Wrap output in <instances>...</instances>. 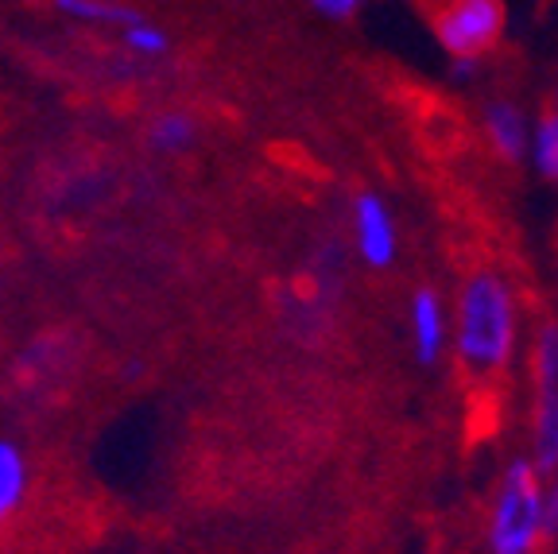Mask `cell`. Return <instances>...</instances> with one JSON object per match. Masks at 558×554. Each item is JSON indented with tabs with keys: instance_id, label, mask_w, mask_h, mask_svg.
<instances>
[{
	"instance_id": "7a4b0ae2",
	"label": "cell",
	"mask_w": 558,
	"mask_h": 554,
	"mask_svg": "<svg viewBox=\"0 0 558 554\" xmlns=\"http://www.w3.org/2000/svg\"><path fill=\"white\" fill-rule=\"evenodd\" d=\"M543 485L547 473H539L527 454L508 461L488 504L485 554H543L550 539L543 516Z\"/></svg>"
},
{
	"instance_id": "9a60e30c",
	"label": "cell",
	"mask_w": 558,
	"mask_h": 554,
	"mask_svg": "<svg viewBox=\"0 0 558 554\" xmlns=\"http://www.w3.org/2000/svg\"><path fill=\"white\" fill-rule=\"evenodd\" d=\"M550 113L558 117V82H555V101H550Z\"/></svg>"
},
{
	"instance_id": "5b68a950",
	"label": "cell",
	"mask_w": 558,
	"mask_h": 554,
	"mask_svg": "<svg viewBox=\"0 0 558 554\" xmlns=\"http://www.w3.org/2000/svg\"><path fill=\"white\" fill-rule=\"evenodd\" d=\"M349 229H353V252L365 268L388 272L400 261V226L384 194L361 191L349 206Z\"/></svg>"
},
{
	"instance_id": "30bf717a",
	"label": "cell",
	"mask_w": 558,
	"mask_h": 554,
	"mask_svg": "<svg viewBox=\"0 0 558 554\" xmlns=\"http://www.w3.org/2000/svg\"><path fill=\"white\" fill-rule=\"evenodd\" d=\"M198 140V121L186 109H163L148 124V147L159 156H183Z\"/></svg>"
},
{
	"instance_id": "277c9868",
	"label": "cell",
	"mask_w": 558,
	"mask_h": 554,
	"mask_svg": "<svg viewBox=\"0 0 558 554\" xmlns=\"http://www.w3.org/2000/svg\"><path fill=\"white\" fill-rule=\"evenodd\" d=\"M435 39L450 62H485L508 32L505 0H438L430 12Z\"/></svg>"
},
{
	"instance_id": "ba28073f",
	"label": "cell",
	"mask_w": 558,
	"mask_h": 554,
	"mask_svg": "<svg viewBox=\"0 0 558 554\" xmlns=\"http://www.w3.org/2000/svg\"><path fill=\"white\" fill-rule=\"evenodd\" d=\"M54 12L66 16L70 24L78 27H105V32L121 35L129 24H136L144 12L124 4V0H51Z\"/></svg>"
},
{
	"instance_id": "8fae6325",
	"label": "cell",
	"mask_w": 558,
	"mask_h": 554,
	"mask_svg": "<svg viewBox=\"0 0 558 554\" xmlns=\"http://www.w3.org/2000/svg\"><path fill=\"white\" fill-rule=\"evenodd\" d=\"M527 164L539 171V179L558 182V117L543 113L532 121V140H527Z\"/></svg>"
},
{
	"instance_id": "4fadbf2b",
	"label": "cell",
	"mask_w": 558,
	"mask_h": 554,
	"mask_svg": "<svg viewBox=\"0 0 558 554\" xmlns=\"http://www.w3.org/2000/svg\"><path fill=\"white\" fill-rule=\"evenodd\" d=\"M303 4H306L311 12H318L323 20H333V24H345V20L357 16L365 0H303Z\"/></svg>"
},
{
	"instance_id": "6da1fadb",
	"label": "cell",
	"mask_w": 558,
	"mask_h": 554,
	"mask_svg": "<svg viewBox=\"0 0 558 554\" xmlns=\"http://www.w3.org/2000/svg\"><path fill=\"white\" fill-rule=\"evenodd\" d=\"M523 346V303L512 276L473 268L450 303V357L477 392L500 388L512 376Z\"/></svg>"
},
{
	"instance_id": "9c48e42d",
	"label": "cell",
	"mask_w": 558,
	"mask_h": 554,
	"mask_svg": "<svg viewBox=\"0 0 558 554\" xmlns=\"http://www.w3.org/2000/svg\"><path fill=\"white\" fill-rule=\"evenodd\" d=\"M27 481H32V466H27L24 446L0 434V528L20 511L27 496Z\"/></svg>"
},
{
	"instance_id": "5bb4252c",
	"label": "cell",
	"mask_w": 558,
	"mask_h": 554,
	"mask_svg": "<svg viewBox=\"0 0 558 554\" xmlns=\"http://www.w3.org/2000/svg\"><path fill=\"white\" fill-rule=\"evenodd\" d=\"M543 516H547L550 539L558 535V473H547V485H543Z\"/></svg>"
},
{
	"instance_id": "8992f818",
	"label": "cell",
	"mask_w": 558,
	"mask_h": 554,
	"mask_svg": "<svg viewBox=\"0 0 558 554\" xmlns=\"http://www.w3.org/2000/svg\"><path fill=\"white\" fill-rule=\"evenodd\" d=\"M408 338L418 364H438L450 353V303L435 287H418L408 299Z\"/></svg>"
},
{
	"instance_id": "7c38bea8",
	"label": "cell",
	"mask_w": 558,
	"mask_h": 554,
	"mask_svg": "<svg viewBox=\"0 0 558 554\" xmlns=\"http://www.w3.org/2000/svg\"><path fill=\"white\" fill-rule=\"evenodd\" d=\"M121 44H124V51L136 55L140 62H159L171 51V35H167V27H159L156 20L140 16L136 24H129L121 32Z\"/></svg>"
},
{
	"instance_id": "3957f363",
	"label": "cell",
	"mask_w": 558,
	"mask_h": 554,
	"mask_svg": "<svg viewBox=\"0 0 558 554\" xmlns=\"http://www.w3.org/2000/svg\"><path fill=\"white\" fill-rule=\"evenodd\" d=\"M527 458L558 473V318H543L527 346Z\"/></svg>"
},
{
	"instance_id": "52a82bcc",
	"label": "cell",
	"mask_w": 558,
	"mask_h": 554,
	"mask_svg": "<svg viewBox=\"0 0 558 554\" xmlns=\"http://www.w3.org/2000/svg\"><path fill=\"white\" fill-rule=\"evenodd\" d=\"M481 132L493 156L505 164H523L527 159V140H532V117L512 97H493L481 109Z\"/></svg>"
}]
</instances>
